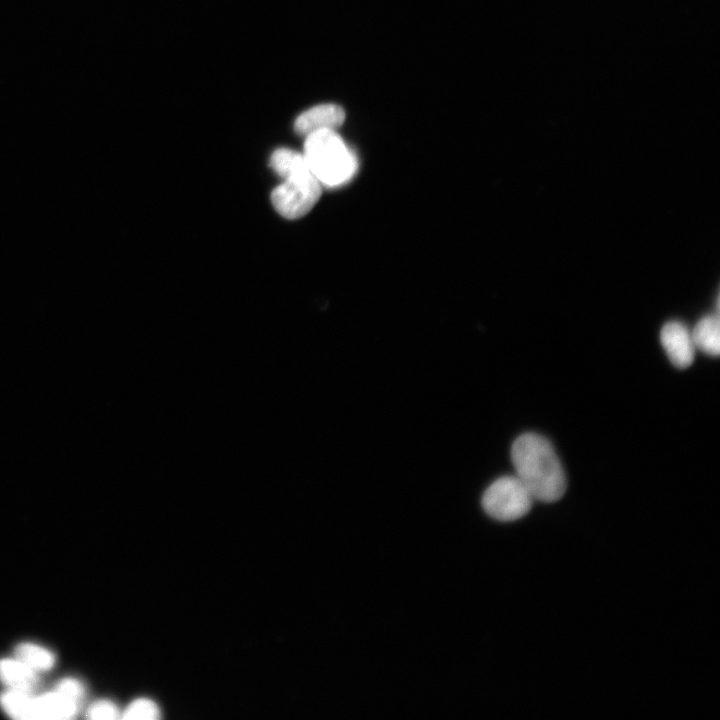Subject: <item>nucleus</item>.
Masks as SVG:
<instances>
[{
  "label": "nucleus",
  "mask_w": 720,
  "mask_h": 720,
  "mask_svg": "<svg viewBox=\"0 0 720 720\" xmlns=\"http://www.w3.org/2000/svg\"><path fill=\"white\" fill-rule=\"evenodd\" d=\"M511 459L516 476L534 500L555 502L565 493L567 483L561 462L552 444L536 433H524L512 444Z\"/></svg>",
  "instance_id": "obj_1"
},
{
  "label": "nucleus",
  "mask_w": 720,
  "mask_h": 720,
  "mask_svg": "<svg viewBox=\"0 0 720 720\" xmlns=\"http://www.w3.org/2000/svg\"><path fill=\"white\" fill-rule=\"evenodd\" d=\"M303 155L323 186L336 187L349 181L357 160L336 130H322L305 137Z\"/></svg>",
  "instance_id": "obj_2"
},
{
  "label": "nucleus",
  "mask_w": 720,
  "mask_h": 720,
  "mask_svg": "<svg viewBox=\"0 0 720 720\" xmlns=\"http://www.w3.org/2000/svg\"><path fill=\"white\" fill-rule=\"evenodd\" d=\"M282 183L271 193L275 210L284 218L295 220L305 216L317 203L322 185L307 161L280 175Z\"/></svg>",
  "instance_id": "obj_3"
},
{
  "label": "nucleus",
  "mask_w": 720,
  "mask_h": 720,
  "mask_svg": "<svg viewBox=\"0 0 720 720\" xmlns=\"http://www.w3.org/2000/svg\"><path fill=\"white\" fill-rule=\"evenodd\" d=\"M534 499L517 476L496 479L482 496V507L493 519L509 522L525 516Z\"/></svg>",
  "instance_id": "obj_4"
},
{
  "label": "nucleus",
  "mask_w": 720,
  "mask_h": 720,
  "mask_svg": "<svg viewBox=\"0 0 720 720\" xmlns=\"http://www.w3.org/2000/svg\"><path fill=\"white\" fill-rule=\"evenodd\" d=\"M660 341L675 367L684 369L692 364L695 345L691 331L684 324L678 321L667 322L661 329Z\"/></svg>",
  "instance_id": "obj_5"
},
{
  "label": "nucleus",
  "mask_w": 720,
  "mask_h": 720,
  "mask_svg": "<svg viewBox=\"0 0 720 720\" xmlns=\"http://www.w3.org/2000/svg\"><path fill=\"white\" fill-rule=\"evenodd\" d=\"M345 120V112L336 104H319L302 112L295 120V131L306 137L317 131L336 130Z\"/></svg>",
  "instance_id": "obj_6"
},
{
  "label": "nucleus",
  "mask_w": 720,
  "mask_h": 720,
  "mask_svg": "<svg viewBox=\"0 0 720 720\" xmlns=\"http://www.w3.org/2000/svg\"><path fill=\"white\" fill-rule=\"evenodd\" d=\"M0 681L8 689L27 693H33L39 686L37 672L17 658L0 659Z\"/></svg>",
  "instance_id": "obj_7"
},
{
  "label": "nucleus",
  "mask_w": 720,
  "mask_h": 720,
  "mask_svg": "<svg viewBox=\"0 0 720 720\" xmlns=\"http://www.w3.org/2000/svg\"><path fill=\"white\" fill-rule=\"evenodd\" d=\"M37 719H68L76 715L78 703L56 690L35 697Z\"/></svg>",
  "instance_id": "obj_8"
},
{
  "label": "nucleus",
  "mask_w": 720,
  "mask_h": 720,
  "mask_svg": "<svg viewBox=\"0 0 720 720\" xmlns=\"http://www.w3.org/2000/svg\"><path fill=\"white\" fill-rule=\"evenodd\" d=\"M691 334L695 348L710 356L719 355L720 328L718 315H708L700 319Z\"/></svg>",
  "instance_id": "obj_9"
},
{
  "label": "nucleus",
  "mask_w": 720,
  "mask_h": 720,
  "mask_svg": "<svg viewBox=\"0 0 720 720\" xmlns=\"http://www.w3.org/2000/svg\"><path fill=\"white\" fill-rule=\"evenodd\" d=\"M0 705L12 718L21 720L37 719L36 701L32 693L8 689L0 695Z\"/></svg>",
  "instance_id": "obj_10"
},
{
  "label": "nucleus",
  "mask_w": 720,
  "mask_h": 720,
  "mask_svg": "<svg viewBox=\"0 0 720 720\" xmlns=\"http://www.w3.org/2000/svg\"><path fill=\"white\" fill-rule=\"evenodd\" d=\"M15 656L28 667L36 671H46L55 664V655L38 644L23 642L17 645Z\"/></svg>",
  "instance_id": "obj_11"
},
{
  "label": "nucleus",
  "mask_w": 720,
  "mask_h": 720,
  "mask_svg": "<svg viewBox=\"0 0 720 720\" xmlns=\"http://www.w3.org/2000/svg\"><path fill=\"white\" fill-rule=\"evenodd\" d=\"M161 716L158 705L151 699L138 698L132 701L123 711L124 719L155 720Z\"/></svg>",
  "instance_id": "obj_12"
},
{
  "label": "nucleus",
  "mask_w": 720,
  "mask_h": 720,
  "mask_svg": "<svg viewBox=\"0 0 720 720\" xmlns=\"http://www.w3.org/2000/svg\"><path fill=\"white\" fill-rule=\"evenodd\" d=\"M120 716L118 707L109 700H99L93 703L87 711V717L90 719L112 720L117 719Z\"/></svg>",
  "instance_id": "obj_13"
},
{
  "label": "nucleus",
  "mask_w": 720,
  "mask_h": 720,
  "mask_svg": "<svg viewBox=\"0 0 720 720\" xmlns=\"http://www.w3.org/2000/svg\"><path fill=\"white\" fill-rule=\"evenodd\" d=\"M55 690L77 703L84 695V686L74 678L62 679L57 683Z\"/></svg>",
  "instance_id": "obj_14"
}]
</instances>
